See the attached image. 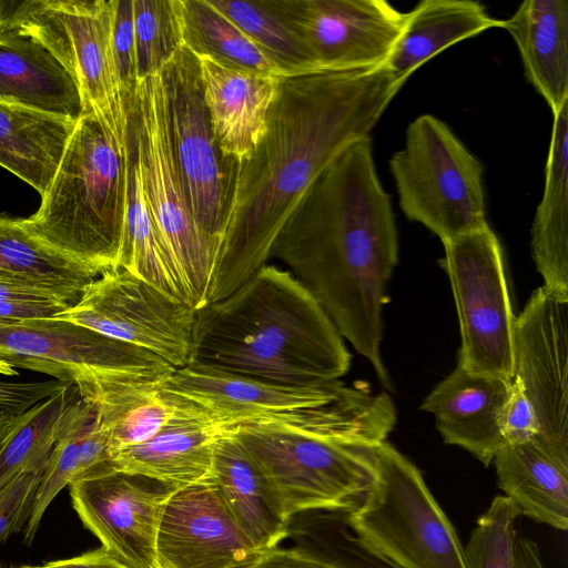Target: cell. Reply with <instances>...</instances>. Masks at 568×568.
<instances>
[{
  "label": "cell",
  "mask_w": 568,
  "mask_h": 568,
  "mask_svg": "<svg viewBox=\"0 0 568 568\" xmlns=\"http://www.w3.org/2000/svg\"><path fill=\"white\" fill-rule=\"evenodd\" d=\"M407 80L384 67L283 77L251 156L225 161L224 234L209 303L266 264L272 245L317 176L369 133Z\"/></svg>",
  "instance_id": "obj_1"
},
{
  "label": "cell",
  "mask_w": 568,
  "mask_h": 568,
  "mask_svg": "<svg viewBox=\"0 0 568 568\" xmlns=\"http://www.w3.org/2000/svg\"><path fill=\"white\" fill-rule=\"evenodd\" d=\"M270 257L290 267L339 335L389 388L381 355L382 313L398 261V234L371 136L344 151L308 186Z\"/></svg>",
  "instance_id": "obj_2"
},
{
  "label": "cell",
  "mask_w": 568,
  "mask_h": 568,
  "mask_svg": "<svg viewBox=\"0 0 568 568\" xmlns=\"http://www.w3.org/2000/svg\"><path fill=\"white\" fill-rule=\"evenodd\" d=\"M351 358L313 295L275 265L194 313L189 363L302 386L338 379Z\"/></svg>",
  "instance_id": "obj_3"
},
{
  "label": "cell",
  "mask_w": 568,
  "mask_h": 568,
  "mask_svg": "<svg viewBox=\"0 0 568 568\" xmlns=\"http://www.w3.org/2000/svg\"><path fill=\"white\" fill-rule=\"evenodd\" d=\"M395 423L387 394L351 387L333 404L250 420L235 434L291 519L356 508L374 481V448Z\"/></svg>",
  "instance_id": "obj_4"
},
{
  "label": "cell",
  "mask_w": 568,
  "mask_h": 568,
  "mask_svg": "<svg viewBox=\"0 0 568 568\" xmlns=\"http://www.w3.org/2000/svg\"><path fill=\"white\" fill-rule=\"evenodd\" d=\"M125 184V136L85 111L75 122L40 207L20 224L95 277L118 270Z\"/></svg>",
  "instance_id": "obj_5"
},
{
  "label": "cell",
  "mask_w": 568,
  "mask_h": 568,
  "mask_svg": "<svg viewBox=\"0 0 568 568\" xmlns=\"http://www.w3.org/2000/svg\"><path fill=\"white\" fill-rule=\"evenodd\" d=\"M374 456L371 488L344 513L352 532L398 568H467L456 530L419 469L386 440Z\"/></svg>",
  "instance_id": "obj_6"
},
{
  "label": "cell",
  "mask_w": 568,
  "mask_h": 568,
  "mask_svg": "<svg viewBox=\"0 0 568 568\" xmlns=\"http://www.w3.org/2000/svg\"><path fill=\"white\" fill-rule=\"evenodd\" d=\"M0 359L70 384L93 405L124 386L162 383L176 369L148 349L54 317L0 321Z\"/></svg>",
  "instance_id": "obj_7"
},
{
  "label": "cell",
  "mask_w": 568,
  "mask_h": 568,
  "mask_svg": "<svg viewBox=\"0 0 568 568\" xmlns=\"http://www.w3.org/2000/svg\"><path fill=\"white\" fill-rule=\"evenodd\" d=\"M404 215L443 242L488 224L484 166L452 129L422 114L389 160Z\"/></svg>",
  "instance_id": "obj_8"
},
{
  "label": "cell",
  "mask_w": 568,
  "mask_h": 568,
  "mask_svg": "<svg viewBox=\"0 0 568 568\" xmlns=\"http://www.w3.org/2000/svg\"><path fill=\"white\" fill-rule=\"evenodd\" d=\"M136 135L146 205L160 246L189 304L209 303L217 255L192 217L175 162L161 72L139 82L128 113Z\"/></svg>",
  "instance_id": "obj_9"
},
{
  "label": "cell",
  "mask_w": 568,
  "mask_h": 568,
  "mask_svg": "<svg viewBox=\"0 0 568 568\" xmlns=\"http://www.w3.org/2000/svg\"><path fill=\"white\" fill-rule=\"evenodd\" d=\"M115 0H0V34L28 36L47 48L77 81L83 112H94L125 136L113 52Z\"/></svg>",
  "instance_id": "obj_10"
},
{
  "label": "cell",
  "mask_w": 568,
  "mask_h": 568,
  "mask_svg": "<svg viewBox=\"0 0 568 568\" xmlns=\"http://www.w3.org/2000/svg\"><path fill=\"white\" fill-rule=\"evenodd\" d=\"M445 270L460 332L458 365L469 373L513 379L514 326L503 251L487 224L443 242Z\"/></svg>",
  "instance_id": "obj_11"
},
{
  "label": "cell",
  "mask_w": 568,
  "mask_h": 568,
  "mask_svg": "<svg viewBox=\"0 0 568 568\" xmlns=\"http://www.w3.org/2000/svg\"><path fill=\"white\" fill-rule=\"evenodd\" d=\"M171 142L194 223L215 251L224 234L227 179L203 95L199 58L182 45L161 70Z\"/></svg>",
  "instance_id": "obj_12"
},
{
  "label": "cell",
  "mask_w": 568,
  "mask_h": 568,
  "mask_svg": "<svg viewBox=\"0 0 568 568\" xmlns=\"http://www.w3.org/2000/svg\"><path fill=\"white\" fill-rule=\"evenodd\" d=\"M194 313L187 303L118 268L91 281L54 318L148 349L181 368L190 358Z\"/></svg>",
  "instance_id": "obj_13"
},
{
  "label": "cell",
  "mask_w": 568,
  "mask_h": 568,
  "mask_svg": "<svg viewBox=\"0 0 568 568\" xmlns=\"http://www.w3.org/2000/svg\"><path fill=\"white\" fill-rule=\"evenodd\" d=\"M321 70L383 67L405 24L385 0H265Z\"/></svg>",
  "instance_id": "obj_14"
},
{
  "label": "cell",
  "mask_w": 568,
  "mask_h": 568,
  "mask_svg": "<svg viewBox=\"0 0 568 568\" xmlns=\"http://www.w3.org/2000/svg\"><path fill=\"white\" fill-rule=\"evenodd\" d=\"M539 425L535 438L568 458V302L536 288L514 326V376Z\"/></svg>",
  "instance_id": "obj_15"
},
{
  "label": "cell",
  "mask_w": 568,
  "mask_h": 568,
  "mask_svg": "<svg viewBox=\"0 0 568 568\" xmlns=\"http://www.w3.org/2000/svg\"><path fill=\"white\" fill-rule=\"evenodd\" d=\"M142 479L105 466L68 486L83 525L129 568H155L158 530L172 490Z\"/></svg>",
  "instance_id": "obj_16"
},
{
  "label": "cell",
  "mask_w": 568,
  "mask_h": 568,
  "mask_svg": "<svg viewBox=\"0 0 568 568\" xmlns=\"http://www.w3.org/2000/svg\"><path fill=\"white\" fill-rule=\"evenodd\" d=\"M155 551L159 568H252L263 555L235 524L211 480L170 491Z\"/></svg>",
  "instance_id": "obj_17"
},
{
  "label": "cell",
  "mask_w": 568,
  "mask_h": 568,
  "mask_svg": "<svg viewBox=\"0 0 568 568\" xmlns=\"http://www.w3.org/2000/svg\"><path fill=\"white\" fill-rule=\"evenodd\" d=\"M160 385L201 407L213 419L232 426L280 413L329 405L351 389L338 379L284 385L193 363L176 368Z\"/></svg>",
  "instance_id": "obj_18"
},
{
  "label": "cell",
  "mask_w": 568,
  "mask_h": 568,
  "mask_svg": "<svg viewBox=\"0 0 568 568\" xmlns=\"http://www.w3.org/2000/svg\"><path fill=\"white\" fill-rule=\"evenodd\" d=\"M513 379L473 374L457 364L425 397L444 442L464 448L485 466L505 445L501 415Z\"/></svg>",
  "instance_id": "obj_19"
},
{
  "label": "cell",
  "mask_w": 568,
  "mask_h": 568,
  "mask_svg": "<svg viewBox=\"0 0 568 568\" xmlns=\"http://www.w3.org/2000/svg\"><path fill=\"white\" fill-rule=\"evenodd\" d=\"M211 126L225 161L251 156L266 130L281 78L251 73L199 58Z\"/></svg>",
  "instance_id": "obj_20"
},
{
  "label": "cell",
  "mask_w": 568,
  "mask_h": 568,
  "mask_svg": "<svg viewBox=\"0 0 568 568\" xmlns=\"http://www.w3.org/2000/svg\"><path fill=\"white\" fill-rule=\"evenodd\" d=\"M234 427L214 419L178 422L141 445L112 454L108 467L168 489L210 481L214 446Z\"/></svg>",
  "instance_id": "obj_21"
},
{
  "label": "cell",
  "mask_w": 568,
  "mask_h": 568,
  "mask_svg": "<svg viewBox=\"0 0 568 568\" xmlns=\"http://www.w3.org/2000/svg\"><path fill=\"white\" fill-rule=\"evenodd\" d=\"M235 430L214 446L211 481L239 528L265 552L287 536L290 519Z\"/></svg>",
  "instance_id": "obj_22"
},
{
  "label": "cell",
  "mask_w": 568,
  "mask_h": 568,
  "mask_svg": "<svg viewBox=\"0 0 568 568\" xmlns=\"http://www.w3.org/2000/svg\"><path fill=\"white\" fill-rule=\"evenodd\" d=\"M0 101L74 122L83 113L71 73L40 42L16 32L0 34Z\"/></svg>",
  "instance_id": "obj_23"
},
{
  "label": "cell",
  "mask_w": 568,
  "mask_h": 568,
  "mask_svg": "<svg viewBox=\"0 0 568 568\" xmlns=\"http://www.w3.org/2000/svg\"><path fill=\"white\" fill-rule=\"evenodd\" d=\"M514 39L527 81L552 115L568 102V1L526 0L503 20Z\"/></svg>",
  "instance_id": "obj_24"
},
{
  "label": "cell",
  "mask_w": 568,
  "mask_h": 568,
  "mask_svg": "<svg viewBox=\"0 0 568 568\" xmlns=\"http://www.w3.org/2000/svg\"><path fill=\"white\" fill-rule=\"evenodd\" d=\"M542 197L531 225V254L544 290L568 302V102L554 115Z\"/></svg>",
  "instance_id": "obj_25"
},
{
  "label": "cell",
  "mask_w": 568,
  "mask_h": 568,
  "mask_svg": "<svg viewBox=\"0 0 568 568\" xmlns=\"http://www.w3.org/2000/svg\"><path fill=\"white\" fill-rule=\"evenodd\" d=\"M498 486L520 514L559 530L568 528V458L536 439L504 445L494 456Z\"/></svg>",
  "instance_id": "obj_26"
},
{
  "label": "cell",
  "mask_w": 568,
  "mask_h": 568,
  "mask_svg": "<svg viewBox=\"0 0 568 568\" xmlns=\"http://www.w3.org/2000/svg\"><path fill=\"white\" fill-rule=\"evenodd\" d=\"M491 28H503V20L478 1L423 0L406 12L403 31L383 67L408 80L446 48Z\"/></svg>",
  "instance_id": "obj_27"
},
{
  "label": "cell",
  "mask_w": 568,
  "mask_h": 568,
  "mask_svg": "<svg viewBox=\"0 0 568 568\" xmlns=\"http://www.w3.org/2000/svg\"><path fill=\"white\" fill-rule=\"evenodd\" d=\"M74 126L70 119L0 101V166L42 196Z\"/></svg>",
  "instance_id": "obj_28"
},
{
  "label": "cell",
  "mask_w": 568,
  "mask_h": 568,
  "mask_svg": "<svg viewBox=\"0 0 568 568\" xmlns=\"http://www.w3.org/2000/svg\"><path fill=\"white\" fill-rule=\"evenodd\" d=\"M94 406L98 423L108 437L109 458L150 440L178 422L213 419L192 402L163 389L160 383L124 386Z\"/></svg>",
  "instance_id": "obj_29"
},
{
  "label": "cell",
  "mask_w": 568,
  "mask_h": 568,
  "mask_svg": "<svg viewBox=\"0 0 568 568\" xmlns=\"http://www.w3.org/2000/svg\"><path fill=\"white\" fill-rule=\"evenodd\" d=\"M125 154L124 225L118 268L125 270L166 295L189 304L185 292L170 266L155 234L143 189L135 130L129 114L126 116Z\"/></svg>",
  "instance_id": "obj_30"
},
{
  "label": "cell",
  "mask_w": 568,
  "mask_h": 568,
  "mask_svg": "<svg viewBox=\"0 0 568 568\" xmlns=\"http://www.w3.org/2000/svg\"><path fill=\"white\" fill-rule=\"evenodd\" d=\"M0 277L50 288L75 303L95 278L32 236L19 220L0 216Z\"/></svg>",
  "instance_id": "obj_31"
},
{
  "label": "cell",
  "mask_w": 568,
  "mask_h": 568,
  "mask_svg": "<svg viewBox=\"0 0 568 568\" xmlns=\"http://www.w3.org/2000/svg\"><path fill=\"white\" fill-rule=\"evenodd\" d=\"M183 45L197 58L251 73L283 78L258 48L207 0H176Z\"/></svg>",
  "instance_id": "obj_32"
},
{
  "label": "cell",
  "mask_w": 568,
  "mask_h": 568,
  "mask_svg": "<svg viewBox=\"0 0 568 568\" xmlns=\"http://www.w3.org/2000/svg\"><path fill=\"white\" fill-rule=\"evenodd\" d=\"M231 20L284 77L320 71L315 59L265 0H207Z\"/></svg>",
  "instance_id": "obj_33"
},
{
  "label": "cell",
  "mask_w": 568,
  "mask_h": 568,
  "mask_svg": "<svg viewBox=\"0 0 568 568\" xmlns=\"http://www.w3.org/2000/svg\"><path fill=\"white\" fill-rule=\"evenodd\" d=\"M78 394L68 386L17 417L0 440V490L26 469L47 463L61 416Z\"/></svg>",
  "instance_id": "obj_34"
},
{
  "label": "cell",
  "mask_w": 568,
  "mask_h": 568,
  "mask_svg": "<svg viewBox=\"0 0 568 568\" xmlns=\"http://www.w3.org/2000/svg\"><path fill=\"white\" fill-rule=\"evenodd\" d=\"M94 405L72 400L61 416L55 444L48 458L26 524L24 542L30 545L42 517L58 494L77 478L80 443L97 420Z\"/></svg>",
  "instance_id": "obj_35"
},
{
  "label": "cell",
  "mask_w": 568,
  "mask_h": 568,
  "mask_svg": "<svg viewBox=\"0 0 568 568\" xmlns=\"http://www.w3.org/2000/svg\"><path fill=\"white\" fill-rule=\"evenodd\" d=\"M139 82L161 72L183 45L176 0H133Z\"/></svg>",
  "instance_id": "obj_36"
},
{
  "label": "cell",
  "mask_w": 568,
  "mask_h": 568,
  "mask_svg": "<svg viewBox=\"0 0 568 568\" xmlns=\"http://www.w3.org/2000/svg\"><path fill=\"white\" fill-rule=\"evenodd\" d=\"M521 515L507 496H496L477 519L464 556L467 568H515V521Z\"/></svg>",
  "instance_id": "obj_37"
},
{
  "label": "cell",
  "mask_w": 568,
  "mask_h": 568,
  "mask_svg": "<svg viewBox=\"0 0 568 568\" xmlns=\"http://www.w3.org/2000/svg\"><path fill=\"white\" fill-rule=\"evenodd\" d=\"M112 52L122 108L131 111L139 84L133 28V0H115Z\"/></svg>",
  "instance_id": "obj_38"
},
{
  "label": "cell",
  "mask_w": 568,
  "mask_h": 568,
  "mask_svg": "<svg viewBox=\"0 0 568 568\" xmlns=\"http://www.w3.org/2000/svg\"><path fill=\"white\" fill-rule=\"evenodd\" d=\"M45 465L23 470L0 490V542L27 524Z\"/></svg>",
  "instance_id": "obj_39"
},
{
  "label": "cell",
  "mask_w": 568,
  "mask_h": 568,
  "mask_svg": "<svg viewBox=\"0 0 568 568\" xmlns=\"http://www.w3.org/2000/svg\"><path fill=\"white\" fill-rule=\"evenodd\" d=\"M328 554L320 555L338 568H398L357 538L346 524L344 513L336 519L328 538Z\"/></svg>",
  "instance_id": "obj_40"
},
{
  "label": "cell",
  "mask_w": 568,
  "mask_h": 568,
  "mask_svg": "<svg viewBox=\"0 0 568 568\" xmlns=\"http://www.w3.org/2000/svg\"><path fill=\"white\" fill-rule=\"evenodd\" d=\"M501 433L505 445L526 443L539 435L535 410L515 378L501 415Z\"/></svg>",
  "instance_id": "obj_41"
},
{
  "label": "cell",
  "mask_w": 568,
  "mask_h": 568,
  "mask_svg": "<svg viewBox=\"0 0 568 568\" xmlns=\"http://www.w3.org/2000/svg\"><path fill=\"white\" fill-rule=\"evenodd\" d=\"M68 386L71 385L57 379L27 383L0 381V414L20 416Z\"/></svg>",
  "instance_id": "obj_42"
},
{
  "label": "cell",
  "mask_w": 568,
  "mask_h": 568,
  "mask_svg": "<svg viewBox=\"0 0 568 568\" xmlns=\"http://www.w3.org/2000/svg\"><path fill=\"white\" fill-rule=\"evenodd\" d=\"M252 568H338L326 558L302 549L272 548Z\"/></svg>",
  "instance_id": "obj_43"
},
{
  "label": "cell",
  "mask_w": 568,
  "mask_h": 568,
  "mask_svg": "<svg viewBox=\"0 0 568 568\" xmlns=\"http://www.w3.org/2000/svg\"><path fill=\"white\" fill-rule=\"evenodd\" d=\"M0 301L60 302L72 305L65 296L47 287L0 277Z\"/></svg>",
  "instance_id": "obj_44"
},
{
  "label": "cell",
  "mask_w": 568,
  "mask_h": 568,
  "mask_svg": "<svg viewBox=\"0 0 568 568\" xmlns=\"http://www.w3.org/2000/svg\"><path fill=\"white\" fill-rule=\"evenodd\" d=\"M42 566L44 568H129L102 547L74 557L52 560Z\"/></svg>",
  "instance_id": "obj_45"
},
{
  "label": "cell",
  "mask_w": 568,
  "mask_h": 568,
  "mask_svg": "<svg viewBox=\"0 0 568 568\" xmlns=\"http://www.w3.org/2000/svg\"><path fill=\"white\" fill-rule=\"evenodd\" d=\"M515 568H545L538 545L529 538H520L515 545Z\"/></svg>",
  "instance_id": "obj_46"
},
{
  "label": "cell",
  "mask_w": 568,
  "mask_h": 568,
  "mask_svg": "<svg viewBox=\"0 0 568 568\" xmlns=\"http://www.w3.org/2000/svg\"><path fill=\"white\" fill-rule=\"evenodd\" d=\"M19 417V416H17ZM17 417L0 414V440L6 436L10 427L16 422Z\"/></svg>",
  "instance_id": "obj_47"
},
{
  "label": "cell",
  "mask_w": 568,
  "mask_h": 568,
  "mask_svg": "<svg viewBox=\"0 0 568 568\" xmlns=\"http://www.w3.org/2000/svg\"><path fill=\"white\" fill-rule=\"evenodd\" d=\"M0 375L16 376L18 375V369L0 359Z\"/></svg>",
  "instance_id": "obj_48"
},
{
  "label": "cell",
  "mask_w": 568,
  "mask_h": 568,
  "mask_svg": "<svg viewBox=\"0 0 568 568\" xmlns=\"http://www.w3.org/2000/svg\"><path fill=\"white\" fill-rule=\"evenodd\" d=\"M20 568H44L43 566H22Z\"/></svg>",
  "instance_id": "obj_49"
},
{
  "label": "cell",
  "mask_w": 568,
  "mask_h": 568,
  "mask_svg": "<svg viewBox=\"0 0 568 568\" xmlns=\"http://www.w3.org/2000/svg\"><path fill=\"white\" fill-rule=\"evenodd\" d=\"M0 568H3V567L0 565Z\"/></svg>",
  "instance_id": "obj_50"
},
{
  "label": "cell",
  "mask_w": 568,
  "mask_h": 568,
  "mask_svg": "<svg viewBox=\"0 0 568 568\" xmlns=\"http://www.w3.org/2000/svg\"><path fill=\"white\" fill-rule=\"evenodd\" d=\"M155 568H159V567L155 566Z\"/></svg>",
  "instance_id": "obj_51"
}]
</instances>
